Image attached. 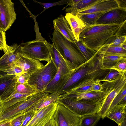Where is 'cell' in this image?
<instances>
[{"label": "cell", "instance_id": "7", "mask_svg": "<svg viewBox=\"0 0 126 126\" xmlns=\"http://www.w3.org/2000/svg\"><path fill=\"white\" fill-rule=\"evenodd\" d=\"M58 102L80 117L98 113L100 107L96 102L76 101L66 97L60 98Z\"/></svg>", "mask_w": 126, "mask_h": 126}, {"label": "cell", "instance_id": "16", "mask_svg": "<svg viewBox=\"0 0 126 126\" xmlns=\"http://www.w3.org/2000/svg\"><path fill=\"white\" fill-rule=\"evenodd\" d=\"M64 75L60 68L54 78L42 91L49 93H59L65 85L71 74Z\"/></svg>", "mask_w": 126, "mask_h": 126}, {"label": "cell", "instance_id": "48", "mask_svg": "<svg viewBox=\"0 0 126 126\" xmlns=\"http://www.w3.org/2000/svg\"><path fill=\"white\" fill-rule=\"evenodd\" d=\"M118 104L126 105V96L123 97Z\"/></svg>", "mask_w": 126, "mask_h": 126}, {"label": "cell", "instance_id": "30", "mask_svg": "<svg viewBox=\"0 0 126 126\" xmlns=\"http://www.w3.org/2000/svg\"><path fill=\"white\" fill-rule=\"evenodd\" d=\"M74 43L86 61L91 59L97 53V51L91 49L80 40L76 41Z\"/></svg>", "mask_w": 126, "mask_h": 126}, {"label": "cell", "instance_id": "35", "mask_svg": "<svg viewBox=\"0 0 126 126\" xmlns=\"http://www.w3.org/2000/svg\"><path fill=\"white\" fill-rule=\"evenodd\" d=\"M109 70V72L103 78L99 79L100 82L114 80L119 76L120 73L118 71L113 69Z\"/></svg>", "mask_w": 126, "mask_h": 126}, {"label": "cell", "instance_id": "26", "mask_svg": "<svg viewBox=\"0 0 126 126\" xmlns=\"http://www.w3.org/2000/svg\"><path fill=\"white\" fill-rule=\"evenodd\" d=\"M60 95L58 93H52L49 94L28 109L25 113L43 108L55 102H58Z\"/></svg>", "mask_w": 126, "mask_h": 126}, {"label": "cell", "instance_id": "55", "mask_svg": "<svg viewBox=\"0 0 126 126\" xmlns=\"http://www.w3.org/2000/svg\"></svg>", "mask_w": 126, "mask_h": 126}, {"label": "cell", "instance_id": "34", "mask_svg": "<svg viewBox=\"0 0 126 126\" xmlns=\"http://www.w3.org/2000/svg\"><path fill=\"white\" fill-rule=\"evenodd\" d=\"M126 96V85L123 87L113 100L107 111L106 116L108 113L115 106L118 105L123 97Z\"/></svg>", "mask_w": 126, "mask_h": 126}, {"label": "cell", "instance_id": "8", "mask_svg": "<svg viewBox=\"0 0 126 126\" xmlns=\"http://www.w3.org/2000/svg\"><path fill=\"white\" fill-rule=\"evenodd\" d=\"M38 101L37 97L33 95L29 98L19 102L3 111L0 116V125L2 123L10 121L17 116L24 114Z\"/></svg>", "mask_w": 126, "mask_h": 126}, {"label": "cell", "instance_id": "54", "mask_svg": "<svg viewBox=\"0 0 126 126\" xmlns=\"http://www.w3.org/2000/svg\"><path fill=\"white\" fill-rule=\"evenodd\" d=\"M0 29H1V28H0Z\"/></svg>", "mask_w": 126, "mask_h": 126}, {"label": "cell", "instance_id": "21", "mask_svg": "<svg viewBox=\"0 0 126 126\" xmlns=\"http://www.w3.org/2000/svg\"><path fill=\"white\" fill-rule=\"evenodd\" d=\"M65 17L68 22L76 41L80 40V35L85 28L86 24L75 14L66 13Z\"/></svg>", "mask_w": 126, "mask_h": 126}, {"label": "cell", "instance_id": "39", "mask_svg": "<svg viewBox=\"0 0 126 126\" xmlns=\"http://www.w3.org/2000/svg\"><path fill=\"white\" fill-rule=\"evenodd\" d=\"M5 72L8 74L15 75L16 76L25 73L20 67L15 65Z\"/></svg>", "mask_w": 126, "mask_h": 126}, {"label": "cell", "instance_id": "53", "mask_svg": "<svg viewBox=\"0 0 126 126\" xmlns=\"http://www.w3.org/2000/svg\"><path fill=\"white\" fill-rule=\"evenodd\" d=\"M1 105V102H0V105Z\"/></svg>", "mask_w": 126, "mask_h": 126}, {"label": "cell", "instance_id": "45", "mask_svg": "<svg viewBox=\"0 0 126 126\" xmlns=\"http://www.w3.org/2000/svg\"><path fill=\"white\" fill-rule=\"evenodd\" d=\"M117 1L118 3L120 8L126 9V0H117Z\"/></svg>", "mask_w": 126, "mask_h": 126}, {"label": "cell", "instance_id": "43", "mask_svg": "<svg viewBox=\"0 0 126 126\" xmlns=\"http://www.w3.org/2000/svg\"><path fill=\"white\" fill-rule=\"evenodd\" d=\"M30 75L26 73H24L19 75L16 76L18 82L22 84L28 83V81Z\"/></svg>", "mask_w": 126, "mask_h": 126}, {"label": "cell", "instance_id": "10", "mask_svg": "<svg viewBox=\"0 0 126 126\" xmlns=\"http://www.w3.org/2000/svg\"><path fill=\"white\" fill-rule=\"evenodd\" d=\"M47 44L51 59L57 69L60 68L64 75L73 73L80 67L81 65L78 66L65 59L57 50L53 43L51 44L47 42Z\"/></svg>", "mask_w": 126, "mask_h": 126}, {"label": "cell", "instance_id": "20", "mask_svg": "<svg viewBox=\"0 0 126 126\" xmlns=\"http://www.w3.org/2000/svg\"><path fill=\"white\" fill-rule=\"evenodd\" d=\"M107 70H103L84 78L68 92H89L96 80L98 79H99L98 78H100L101 76H102Z\"/></svg>", "mask_w": 126, "mask_h": 126}, {"label": "cell", "instance_id": "5", "mask_svg": "<svg viewBox=\"0 0 126 126\" xmlns=\"http://www.w3.org/2000/svg\"><path fill=\"white\" fill-rule=\"evenodd\" d=\"M47 42L43 38L22 43L20 45L21 54L40 61L48 62L51 56Z\"/></svg>", "mask_w": 126, "mask_h": 126}, {"label": "cell", "instance_id": "44", "mask_svg": "<svg viewBox=\"0 0 126 126\" xmlns=\"http://www.w3.org/2000/svg\"><path fill=\"white\" fill-rule=\"evenodd\" d=\"M126 21H125L117 31L115 35L117 37L126 36Z\"/></svg>", "mask_w": 126, "mask_h": 126}, {"label": "cell", "instance_id": "47", "mask_svg": "<svg viewBox=\"0 0 126 126\" xmlns=\"http://www.w3.org/2000/svg\"><path fill=\"white\" fill-rule=\"evenodd\" d=\"M81 0H69L68 1L67 5L70 7H72L75 5Z\"/></svg>", "mask_w": 126, "mask_h": 126}, {"label": "cell", "instance_id": "15", "mask_svg": "<svg viewBox=\"0 0 126 126\" xmlns=\"http://www.w3.org/2000/svg\"><path fill=\"white\" fill-rule=\"evenodd\" d=\"M119 7L117 0H99L95 4L76 13L85 14L107 12L112 10Z\"/></svg>", "mask_w": 126, "mask_h": 126}, {"label": "cell", "instance_id": "27", "mask_svg": "<svg viewBox=\"0 0 126 126\" xmlns=\"http://www.w3.org/2000/svg\"><path fill=\"white\" fill-rule=\"evenodd\" d=\"M39 92L36 84L31 85L28 83L22 84L18 82L17 80L16 81L14 93L17 92L23 94L34 95Z\"/></svg>", "mask_w": 126, "mask_h": 126}, {"label": "cell", "instance_id": "51", "mask_svg": "<svg viewBox=\"0 0 126 126\" xmlns=\"http://www.w3.org/2000/svg\"><path fill=\"white\" fill-rule=\"evenodd\" d=\"M118 126H126V118H125L121 124Z\"/></svg>", "mask_w": 126, "mask_h": 126}, {"label": "cell", "instance_id": "52", "mask_svg": "<svg viewBox=\"0 0 126 126\" xmlns=\"http://www.w3.org/2000/svg\"><path fill=\"white\" fill-rule=\"evenodd\" d=\"M3 111V110L0 105V116L1 115V113Z\"/></svg>", "mask_w": 126, "mask_h": 126}, {"label": "cell", "instance_id": "24", "mask_svg": "<svg viewBox=\"0 0 126 126\" xmlns=\"http://www.w3.org/2000/svg\"><path fill=\"white\" fill-rule=\"evenodd\" d=\"M16 76L0 71V97L17 81Z\"/></svg>", "mask_w": 126, "mask_h": 126}, {"label": "cell", "instance_id": "49", "mask_svg": "<svg viewBox=\"0 0 126 126\" xmlns=\"http://www.w3.org/2000/svg\"><path fill=\"white\" fill-rule=\"evenodd\" d=\"M0 126H11L10 121L3 123L0 125Z\"/></svg>", "mask_w": 126, "mask_h": 126}, {"label": "cell", "instance_id": "50", "mask_svg": "<svg viewBox=\"0 0 126 126\" xmlns=\"http://www.w3.org/2000/svg\"><path fill=\"white\" fill-rule=\"evenodd\" d=\"M119 47L126 50V41L123 43Z\"/></svg>", "mask_w": 126, "mask_h": 126}, {"label": "cell", "instance_id": "32", "mask_svg": "<svg viewBox=\"0 0 126 126\" xmlns=\"http://www.w3.org/2000/svg\"><path fill=\"white\" fill-rule=\"evenodd\" d=\"M81 117L80 126H95L101 118L98 113L86 115Z\"/></svg>", "mask_w": 126, "mask_h": 126}, {"label": "cell", "instance_id": "17", "mask_svg": "<svg viewBox=\"0 0 126 126\" xmlns=\"http://www.w3.org/2000/svg\"><path fill=\"white\" fill-rule=\"evenodd\" d=\"M53 23L54 29L58 31L68 41L73 43L76 41L65 16L60 15L53 20Z\"/></svg>", "mask_w": 126, "mask_h": 126}, {"label": "cell", "instance_id": "12", "mask_svg": "<svg viewBox=\"0 0 126 126\" xmlns=\"http://www.w3.org/2000/svg\"><path fill=\"white\" fill-rule=\"evenodd\" d=\"M21 55L20 45H8L6 52L0 58V71L5 72L12 67Z\"/></svg>", "mask_w": 126, "mask_h": 126}, {"label": "cell", "instance_id": "37", "mask_svg": "<svg viewBox=\"0 0 126 126\" xmlns=\"http://www.w3.org/2000/svg\"><path fill=\"white\" fill-rule=\"evenodd\" d=\"M110 69H114L120 73H126V59L119 61Z\"/></svg>", "mask_w": 126, "mask_h": 126}, {"label": "cell", "instance_id": "23", "mask_svg": "<svg viewBox=\"0 0 126 126\" xmlns=\"http://www.w3.org/2000/svg\"><path fill=\"white\" fill-rule=\"evenodd\" d=\"M126 106L118 104L108 113L106 117L115 121L118 126L120 125L126 118Z\"/></svg>", "mask_w": 126, "mask_h": 126}, {"label": "cell", "instance_id": "46", "mask_svg": "<svg viewBox=\"0 0 126 126\" xmlns=\"http://www.w3.org/2000/svg\"><path fill=\"white\" fill-rule=\"evenodd\" d=\"M44 126H56V123L52 118L48 121Z\"/></svg>", "mask_w": 126, "mask_h": 126}, {"label": "cell", "instance_id": "1", "mask_svg": "<svg viewBox=\"0 0 126 126\" xmlns=\"http://www.w3.org/2000/svg\"><path fill=\"white\" fill-rule=\"evenodd\" d=\"M123 23L86 25L80 35L79 40L91 49L97 51L115 34Z\"/></svg>", "mask_w": 126, "mask_h": 126}, {"label": "cell", "instance_id": "29", "mask_svg": "<svg viewBox=\"0 0 126 126\" xmlns=\"http://www.w3.org/2000/svg\"><path fill=\"white\" fill-rule=\"evenodd\" d=\"M99 0H81L75 5L65 9L67 13H76L78 11L89 7L96 3Z\"/></svg>", "mask_w": 126, "mask_h": 126}, {"label": "cell", "instance_id": "3", "mask_svg": "<svg viewBox=\"0 0 126 126\" xmlns=\"http://www.w3.org/2000/svg\"><path fill=\"white\" fill-rule=\"evenodd\" d=\"M103 70L97 53L90 60L81 65L72 73L65 85L58 93L60 95L69 91L84 78Z\"/></svg>", "mask_w": 126, "mask_h": 126}, {"label": "cell", "instance_id": "9", "mask_svg": "<svg viewBox=\"0 0 126 126\" xmlns=\"http://www.w3.org/2000/svg\"><path fill=\"white\" fill-rule=\"evenodd\" d=\"M52 118L56 126H80L81 119L58 102Z\"/></svg>", "mask_w": 126, "mask_h": 126}, {"label": "cell", "instance_id": "25", "mask_svg": "<svg viewBox=\"0 0 126 126\" xmlns=\"http://www.w3.org/2000/svg\"><path fill=\"white\" fill-rule=\"evenodd\" d=\"M33 95L15 92L4 100L1 102V105L4 111L19 102L29 98Z\"/></svg>", "mask_w": 126, "mask_h": 126}, {"label": "cell", "instance_id": "40", "mask_svg": "<svg viewBox=\"0 0 126 126\" xmlns=\"http://www.w3.org/2000/svg\"><path fill=\"white\" fill-rule=\"evenodd\" d=\"M37 110L25 113L24 118L21 126H26L36 114Z\"/></svg>", "mask_w": 126, "mask_h": 126}, {"label": "cell", "instance_id": "6", "mask_svg": "<svg viewBox=\"0 0 126 126\" xmlns=\"http://www.w3.org/2000/svg\"><path fill=\"white\" fill-rule=\"evenodd\" d=\"M57 70L53 61L50 59L46 65L30 75L28 83L36 84L39 91H42L54 78Z\"/></svg>", "mask_w": 126, "mask_h": 126}, {"label": "cell", "instance_id": "13", "mask_svg": "<svg viewBox=\"0 0 126 126\" xmlns=\"http://www.w3.org/2000/svg\"><path fill=\"white\" fill-rule=\"evenodd\" d=\"M58 102L37 110L36 114L26 126H44L53 116Z\"/></svg>", "mask_w": 126, "mask_h": 126}, {"label": "cell", "instance_id": "18", "mask_svg": "<svg viewBox=\"0 0 126 126\" xmlns=\"http://www.w3.org/2000/svg\"><path fill=\"white\" fill-rule=\"evenodd\" d=\"M15 64L20 67L25 73L30 75L44 66L40 61L23 56L21 54Z\"/></svg>", "mask_w": 126, "mask_h": 126}, {"label": "cell", "instance_id": "33", "mask_svg": "<svg viewBox=\"0 0 126 126\" xmlns=\"http://www.w3.org/2000/svg\"><path fill=\"white\" fill-rule=\"evenodd\" d=\"M126 41V36L117 37L115 34L110 38L103 46L105 47H120Z\"/></svg>", "mask_w": 126, "mask_h": 126}, {"label": "cell", "instance_id": "28", "mask_svg": "<svg viewBox=\"0 0 126 126\" xmlns=\"http://www.w3.org/2000/svg\"><path fill=\"white\" fill-rule=\"evenodd\" d=\"M76 14L78 17L86 24V25H95L97 20L104 13H96L85 14Z\"/></svg>", "mask_w": 126, "mask_h": 126}, {"label": "cell", "instance_id": "31", "mask_svg": "<svg viewBox=\"0 0 126 126\" xmlns=\"http://www.w3.org/2000/svg\"><path fill=\"white\" fill-rule=\"evenodd\" d=\"M97 51L98 54L126 55V50L119 47L102 46Z\"/></svg>", "mask_w": 126, "mask_h": 126}, {"label": "cell", "instance_id": "42", "mask_svg": "<svg viewBox=\"0 0 126 126\" xmlns=\"http://www.w3.org/2000/svg\"><path fill=\"white\" fill-rule=\"evenodd\" d=\"M99 79H96L93 84L89 92H101L102 91V86L99 80Z\"/></svg>", "mask_w": 126, "mask_h": 126}, {"label": "cell", "instance_id": "19", "mask_svg": "<svg viewBox=\"0 0 126 126\" xmlns=\"http://www.w3.org/2000/svg\"><path fill=\"white\" fill-rule=\"evenodd\" d=\"M102 92H77L69 91L60 95V98L66 97L76 101L96 102Z\"/></svg>", "mask_w": 126, "mask_h": 126}, {"label": "cell", "instance_id": "11", "mask_svg": "<svg viewBox=\"0 0 126 126\" xmlns=\"http://www.w3.org/2000/svg\"><path fill=\"white\" fill-rule=\"evenodd\" d=\"M14 3L11 0H0V24L1 29L5 32L16 19Z\"/></svg>", "mask_w": 126, "mask_h": 126}, {"label": "cell", "instance_id": "36", "mask_svg": "<svg viewBox=\"0 0 126 126\" xmlns=\"http://www.w3.org/2000/svg\"><path fill=\"white\" fill-rule=\"evenodd\" d=\"M33 0L35 2L38 3L42 6L44 8L43 11L41 12L42 13L47 9L54 6L65 4L67 5L69 0H63L57 2L52 3H42L35 0Z\"/></svg>", "mask_w": 126, "mask_h": 126}, {"label": "cell", "instance_id": "41", "mask_svg": "<svg viewBox=\"0 0 126 126\" xmlns=\"http://www.w3.org/2000/svg\"><path fill=\"white\" fill-rule=\"evenodd\" d=\"M24 117V113L20 115L10 121L11 126H21Z\"/></svg>", "mask_w": 126, "mask_h": 126}, {"label": "cell", "instance_id": "38", "mask_svg": "<svg viewBox=\"0 0 126 126\" xmlns=\"http://www.w3.org/2000/svg\"><path fill=\"white\" fill-rule=\"evenodd\" d=\"M7 45L6 41L5 32L0 29V50H3L5 53L7 51Z\"/></svg>", "mask_w": 126, "mask_h": 126}, {"label": "cell", "instance_id": "14", "mask_svg": "<svg viewBox=\"0 0 126 126\" xmlns=\"http://www.w3.org/2000/svg\"><path fill=\"white\" fill-rule=\"evenodd\" d=\"M126 21V9L119 8L104 13L95 24H119Z\"/></svg>", "mask_w": 126, "mask_h": 126}, {"label": "cell", "instance_id": "4", "mask_svg": "<svg viewBox=\"0 0 126 126\" xmlns=\"http://www.w3.org/2000/svg\"><path fill=\"white\" fill-rule=\"evenodd\" d=\"M52 40L55 47L66 59L78 66L86 61L76 47L57 30L54 29Z\"/></svg>", "mask_w": 126, "mask_h": 126}, {"label": "cell", "instance_id": "22", "mask_svg": "<svg viewBox=\"0 0 126 126\" xmlns=\"http://www.w3.org/2000/svg\"><path fill=\"white\" fill-rule=\"evenodd\" d=\"M98 54L100 61L101 69L103 70H110L118 62L126 59V55Z\"/></svg>", "mask_w": 126, "mask_h": 126}, {"label": "cell", "instance_id": "2", "mask_svg": "<svg viewBox=\"0 0 126 126\" xmlns=\"http://www.w3.org/2000/svg\"><path fill=\"white\" fill-rule=\"evenodd\" d=\"M102 85V91L97 102L100 107L98 113L103 119L114 98L126 85V73H120L115 79L104 81Z\"/></svg>", "mask_w": 126, "mask_h": 126}]
</instances>
